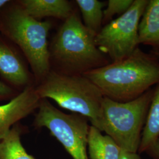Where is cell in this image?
<instances>
[{
  "label": "cell",
  "instance_id": "15",
  "mask_svg": "<svg viewBox=\"0 0 159 159\" xmlns=\"http://www.w3.org/2000/svg\"><path fill=\"white\" fill-rule=\"evenodd\" d=\"M82 15L85 27L96 35L102 29L103 21L102 8L105 2L98 0H76Z\"/></svg>",
  "mask_w": 159,
  "mask_h": 159
},
{
  "label": "cell",
  "instance_id": "16",
  "mask_svg": "<svg viewBox=\"0 0 159 159\" xmlns=\"http://www.w3.org/2000/svg\"><path fill=\"white\" fill-rule=\"evenodd\" d=\"M134 0H108L106 8L103 11L102 24H107L117 14L122 15L127 11Z\"/></svg>",
  "mask_w": 159,
  "mask_h": 159
},
{
  "label": "cell",
  "instance_id": "6",
  "mask_svg": "<svg viewBox=\"0 0 159 159\" xmlns=\"http://www.w3.org/2000/svg\"><path fill=\"white\" fill-rule=\"evenodd\" d=\"M33 122L36 129L45 127L73 159H89L88 136L90 125L85 117L64 113L47 98H41Z\"/></svg>",
  "mask_w": 159,
  "mask_h": 159
},
{
  "label": "cell",
  "instance_id": "13",
  "mask_svg": "<svg viewBox=\"0 0 159 159\" xmlns=\"http://www.w3.org/2000/svg\"><path fill=\"white\" fill-rule=\"evenodd\" d=\"M159 137V84L154 88L153 95L148 110L138 153H144Z\"/></svg>",
  "mask_w": 159,
  "mask_h": 159
},
{
  "label": "cell",
  "instance_id": "8",
  "mask_svg": "<svg viewBox=\"0 0 159 159\" xmlns=\"http://www.w3.org/2000/svg\"><path fill=\"white\" fill-rule=\"evenodd\" d=\"M18 49L0 33V75L6 84L21 91L33 84L32 75Z\"/></svg>",
  "mask_w": 159,
  "mask_h": 159
},
{
  "label": "cell",
  "instance_id": "10",
  "mask_svg": "<svg viewBox=\"0 0 159 159\" xmlns=\"http://www.w3.org/2000/svg\"><path fill=\"white\" fill-rule=\"evenodd\" d=\"M139 44L150 46L159 59V0H148L139 25Z\"/></svg>",
  "mask_w": 159,
  "mask_h": 159
},
{
  "label": "cell",
  "instance_id": "2",
  "mask_svg": "<svg viewBox=\"0 0 159 159\" xmlns=\"http://www.w3.org/2000/svg\"><path fill=\"white\" fill-rule=\"evenodd\" d=\"M95 37L84 26L78 12H73L49 47L51 71L70 75H83L111 63L97 48Z\"/></svg>",
  "mask_w": 159,
  "mask_h": 159
},
{
  "label": "cell",
  "instance_id": "18",
  "mask_svg": "<svg viewBox=\"0 0 159 159\" xmlns=\"http://www.w3.org/2000/svg\"><path fill=\"white\" fill-rule=\"evenodd\" d=\"M144 153L148 154L150 159H159V137Z\"/></svg>",
  "mask_w": 159,
  "mask_h": 159
},
{
  "label": "cell",
  "instance_id": "19",
  "mask_svg": "<svg viewBox=\"0 0 159 159\" xmlns=\"http://www.w3.org/2000/svg\"><path fill=\"white\" fill-rule=\"evenodd\" d=\"M120 159H142L139 153L129 152L122 150Z\"/></svg>",
  "mask_w": 159,
  "mask_h": 159
},
{
  "label": "cell",
  "instance_id": "11",
  "mask_svg": "<svg viewBox=\"0 0 159 159\" xmlns=\"http://www.w3.org/2000/svg\"><path fill=\"white\" fill-rule=\"evenodd\" d=\"M17 2L29 15L35 19L54 17L66 20L73 12L67 0H19Z\"/></svg>",
  "mask_w": 159,
  "mask_h": 159
},
{
  "label": "cell",
  "instance_id": "7",
  "mask_svg": "<svg viewBox=\"0 0 159 159\" xmlns=\"http://www.w3.org/2000/svg\"><path fill=\"white\" fill-rule=\"evenodd\" d=\"M148 0H134L129 9L102 27L95 37L97 48L111 60L120 61L139 47V25Z\"/></svg>",
  "mask_w": 159,
  "mask_h": 159
},
{
  "label": "cell",
  "instance_id": "12",
  "mask_svg": "<svg viewBox=\"0 0 159 159\" xmlns=\"http://www.w3.org/2000/svg\"><path fill=\"white\" fill-rule=\"evenodd\" d=\"M89 159H120L122 150L108 135L90 125L88 136Z\"/></svg>",
  "mask_w": 159,
  "mask_h": 159
},
{
  "label": "cell",
  "instance_id": "1",
  "mask_svg": "<svg viewBox=\"0 0 159 159\" xmlns=\"http://www.w3.org/2000/svg\"><path fill=\"white\" fill-rule=\"evenodd\" d=\"M105 97L127 102L159 84V59L137 48L129 56L83 74Z\"/></svg>",
  "mask_w": 159,
  "mask_h": 159
},
{
  "label": "cell",
  "instance_id": "20",
  "mask_svg": "<svg viewBox=\"0 0 159 159\" xmlns=\"http://www.w3.org/2000/svg\"><path fill=\"white\" fill-rule=\"evenodd\" d=\"M10 1L9 0H0V8L5 6Z\"/></svg>",
  "mask_w": 159,
  "mask_h": 159
},
{
  "label": "cell",
  "instance_id": "5",
  "mask_svg": "<svg viewBox=\"0 0 159 159\" xmlns=\"http://www.w3.org/2000/svg\"><path fill=\"white\" fill-rule=\"evenodd\" d=\"M153 92L152 88L127 102L104 97L100 130L110 137L122 150L138 153Z\"/></svg>",
  "mask_w": 159,
  "mask_h": 159
},
{
  "label": "cell",
  "instance_id": "4",
  "mask_svg": "<svg viewBox=\"0 0 159 159\" xmlns=\"http://www.w3.org/2000/svg\"><path fill=\"white\" fill-rule=\"evenodd\" d=\"M40 98H50L61 108L87 118L100 130L104 96L83 75H70L51 71L35 86Z\"/></svg>",
  "mask_w": 159,
  "mask_h": 159
},
{
  "label": "cell",
  "instance_id": "17",
  "mask_svg": "<svg viewBox=\"0 0 159 159\" xmlns=\"http://www.w3.org/2000/svg\"><path fill=\"white\" fill-rule=\"evenodd\" d=\"M19 93L18 90L0 81V101L10 100Z\"/></svg>",
  "mask_w": 159,
  "mask_h": 159
},
{
  "label": "cell",
  "instance_id": "14",
  "mask_svg": "<svg viewBox=\"0 0 159 159\" xmlns=\"http://www.w3.org/2000/svg\"><path fill=\"white\" fill-rule=\"evenodd\" d=\"M23 129L18 125L0 141V159H36L29 154L21 140Z\"/></svg>",
  "mask_w": 159,
  "mask_h": 159
},
{
  "label": "cell",
  "instance_id": "9",
  "mask_svg": "<svg viewBox=\"0 0 159 159\" xmlns=\"http://www.w3.org/2000/svg\"><path fill=\"white\" fill-rule=\"evenodd\" d=\"M40 100L35 86L31 85L20 91L7 103L0 105V141L19 121L38 109Z\"/></svg>",
  "mask_w": 159,
  "mask_h": 159
},
{
  "label": "cell",
  "instance_id": "3",
  "mask_svg": "<svg viewBox=\"0 0 159 159\" xmlns=\"http://www.w3.org/2000/svg\"><path fill=\"white\" fill-rule=\"evenodd\" d=\"M51 28L50 21L30 16L17 1L0 8V33L22 52L38 83L51 70L47 41Z\"/></svg>",
  "mask_w": 159,
  "mask_h": 159
}]
</instances>
